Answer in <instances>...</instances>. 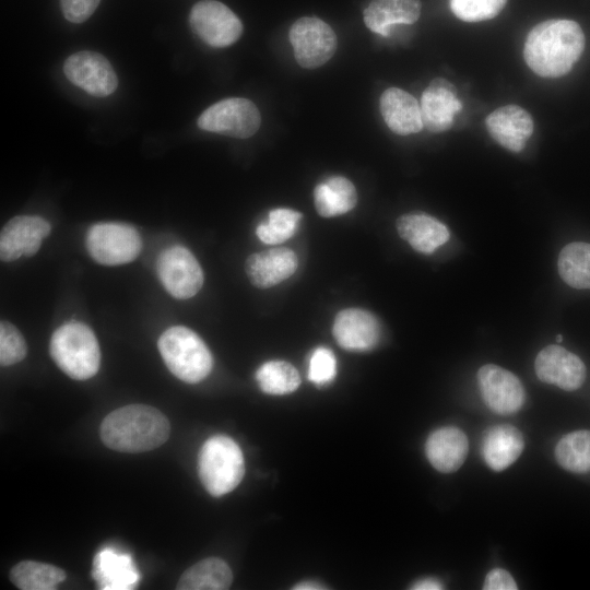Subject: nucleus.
I'll use <instances>...</instances> for the list:
<instances>
[{"instance_id":"423d86ee","label":"nucleus","mask_w":590,"mask_h":590,"mask_svg":"<svg viewBox=\"0 0 590 590\" xmlns=\"http://www.w3.org/2000/svg\"><path fill=\"white\" fill-rule=\"evenodd\" d=\"M90 256L104 266H120L133 261L142 248L138 231L126 223L102 222L91 226L85 236Z\"/></svg>"},{"instance_id":"4be33fe9","label":"nucleus","mask_w":590,"mask_h":590,"mask_svg":"<svg viewBox=\"0 0 590 590\" xmlns=\"http://www.w3.org/2000/svg\"><path fill=\"white\" fill-rule=\"evenodd\" d=\"M523 449V435L512 425H495L483 434L482 456L493 471L506 470L520 457Z\"/></svg>"},{"instance_id":"393cba45","label":"nucleus","mask_w":590,"mask_h":590,"mask_svg":"<svg viewBox=\"0 0 590 590\" xmlns=\"http://www.w3.org/2000/svg\"><path fill=\"white\" fill-rule=\"evenodd\" d=\"M356 202L355 186L342 176H331L314 189L315 208L323 217L345 214L356 205Z\"/></svg>"},{"instance_id":"5701e85b","label":"nucleus","mask_w":590,"mask_h":590,"mask_svg":"<svg viewBox=\"0 0 590 590\" xmlns=\"http://www.w3.org/2000/svg\"><path fill=\"white\" fill-rule=\"evenodd\" d=\"M92 577L102 590H130L140 575L130 555L111 548L99 551L93 559Z\"/></svg>"},{"instance_id":"2eb2a0df","label":"nucleus","mask_w":590,"mask_h":590,"mask_svg":"<svg viewBox=\"0 0 590 590\" xmlns=\"http://www.w3.org/2000/svg\"><path fill=\"white\" fill-rule=\"evenodd\" d=\"M332 333L344 350L366 352L378 344L381 329L371 312L361 308H346L337 314Z\"/></svg>"},{"instance_id":"473e14b6","label":"nucleus","mask_w":590,"mask_h":590,"mask_svg":"<svg viewBox=\"0 0 590 590\" xmlns=\"http://www.w3.org/2000/svg\"><path fill=\"white\" fill-rule=\"evenodd\" d=\"M27 345L19 329L2 320L0 323V364L14 365L26 356Z\"/></svg>"},{"instance_id":"412c9836","label":"nucleus","mask_w":590,"mask_h":590,"mask_svg":"<svg viewBox=\"0 0 590 590\" xmlns=\"http://www.w3.org/2000/svg\"><path fill=\"white\" fill-rule=\"evenodd\" d=\"M379 107L388 128L399 135L417 133L424 127L418 102L401 88H387L380 96Z\"/></svg>"},{"instance_id":"9b49d317","label":"nucleus","mask_w":590,"mask_h":590,"mask_svg":"<svg viewBox=\"0 0 590 590\" xmlns=\"http://www.w3.org/2000/svg\"><path fill=\"white\" fill-rule=\"evenodd\" d=\"M67 79L95 97H106L118 86L110 62L103 55L82 50L67 58L63 66Z\"/></svg>"},{"instance_id":"0eeeda50","label":"nucleus","mask_w":590,"mask_h":590,"mask_svg":"<svg viewBox=\"0 0 590 590\" xmlns=\"http://www.w3.org/2000/svg\"><path fill=\"white\" fill-rule=\"evenodd\" d=\"M261 118L257 106L247 98L222 99L208 107L198 118V127L204 131L246 139L255 134Z\"/></svg>"},{"instance_id":"bb28decb","label":"nucleus","mask_w":590,"mask_h":590,"mask_svg":"<svg viewBox=\"0 0 590 590\" xmlns=\"http://www.w3.org/2000/svg\"><path fill=\"white\" fill-rule=\"evenodd\" d=\"M66 577L60 567L35 560H22L10 571L11 582L21 590H54Z\"/></svg>"},{"instance_id":"c9c22d12","label":"nucleus","mask_w":590,"mask_h":590,"mask_svg":"<svg viewBox=\"0 0 590 590\" xmlns=\"http://www.w3.org/2000/svg\"><path fill=\"white\" fill-rule=\"evenodd\" d=\"M484 590H517V583L512 576L503 568H494L485 577Z\"/></svg>"},{"instance_id":"2f4dec72","label":"nucleus","mask_w":590,"mask_h":590,"mask_svg":"<svg viewBox=\"0 0 590 590\" xmlns=\"http://www.w3.org/2000/svg\"><path fill=\"white\" fill-rule=\"evenodd\" d=\"M507 0H450L453 14L465 22H480L495 17Z\"/></svg>"},{"instance_id":"f257e3e1","label":"nucleus","mask_w":590,"mask_h":590,"mask_svg":"<svg viewBox=\"0 0 590 590\" xmlns=\"http://www.w3.org/2000/svg\"><path fill=\"white\" fill-rule=\"evenodd\" d=\"M586 38L580 25L573 20H547L536 24L528 34L523 58L529 68L542 78L567 74L579 60Z\"/></svg>"},{"instance_id":"9d476101","label":"nucleus","mask_w":590,"mask_h":590,"mask_svg":"<svg viewBox=\"0 0 590 590\" xmlns=\"http://www.w3.org/2000/svg\"><path fill=\"white\" fill-rule=\"evenodd\" d=\"M164 288L177 299L194 296L203 285V272L187 248L175 245L161 252L156 263Z\"/></svg>"},{"instance_id":"f8f14e48","label":"nucleus","mask_w":590,"mask_h":590,"mask_svg":"<svg viewBox=\"0 0 590 590\" xmlns=\"http://www.w3.org/2000/svg\"><path fill=\"white\" fill-rule=\"evenodd\" d=\"M477 382L485 404L493 412L509 415L522 408L524 388L511 371L498 365L486 364L477 371Z\"/></svg>"},{"instance_id":"ddd939ff","label":"nucleus","mask_w":590,"mask_h":590,"mask_svg":"<svg viewBox=\"0 0 590 590\" xmlns=\"http://www.w3.org/2000/svg\"><path fill=\"white\" fill-rule=\"evenodd\" d=\"M534 370L541 381L566 391L579 389L587 375L581 358L557 344L547 345L538 353Z\"/></svg>"},{"instance_id":"f3484780","label":"nucleus","mask_w":590,"mask_h":590,"mask_svg":"<svg viewBox=\"0 0 590 590\" xmlns=\"http://www.w3.org/2000/svg\"><path fill=\"white\" fill-rule=\"evenodd\" d=\"M297 267V255L286 247L253 252L245 262L249 281L259 288H269L287 280Z\"/></svg>"},{"instance_id":"a211bd4d","label":"nucleus","mask_w":590,"mask_h":590,"mask_svg":"<svg viewBox=\"0 0 590 590\" xmlns=\"http://www.w3.org/2000/svg\"><path fill=\"white\" fill-rule=\"evenodd\" d=\"M485 122L491 137L511 152L522 151L533 133L531 115L517 105L495 109L486 117Z\"/></svg>"},{"instance_id":"20e7f679","label":"nucleus","mask_w":590,"mask_h":590,"mask_svg":"<svg viewBox=\"0 0 590 590\" xmlns=\"http://www.w3.org/2000/svg\"><path fill=\"white\" fill-rule=\"evenodd\" d=\"M157 345L168 370L185 382L197 384L212 369L210 350L203 340L187 327L168 328L160 337Z\"/></svg>"},{"instance_id":"dca6fc26","label":"nucleus","mask_w":590,"mask_h":590,"mask_svg":"<svg viewBox=\"0 0 590 590\" xmlns=\"http://www.w3.org/2000/svg\"><path fill=\"white\" fill-rule=\"evenodd\" d=\"M424 127L430 132H444L451 128L462 104L455 85L444 78L434 79L421 97Z\"/></svg>"},{"instance_id":"4468645a","label":"nucleus","mask_w":590,"mask_h":590,"mask_svg":"<svg viewBox=\"0 0 590 590\" xmlns=\"http://www.w3.org/2000/svg\"><path fill=\"white\" fill-rule=\"evenodd\" d=\"M50 229L49 222L40 216H14L1 229V260L9 262L21 256H34L39 250L43 239L49 235Z\"/></svg>"},{"instance_id":"58836bf2","label":"nucleus","mask_w":590,"mask_h":590,"mask_svg":"<svg viewBox=\"0 0 590 590\" xmlns=\"http://www.w3.org/2000/svg\"><path fill=\"white\" fill-rule=\"evenodd\" d=\"M556 341H557V342H562V341H563L562 334L556 335Z\"/></svg>"},{"instance_id":"6ab92c4d","label":"nucleus","mask_w":590,"mask_h":590,"mask_svg":"<svg viewBox=\"0 0 590 590\" xmlns=\"http://www.w3.org/2000/svg\"><path fill=\"white\" fill-rule=\"evenodd\" d=\"M396 227L399 236L417 252L432 255L450 238L448 227L436 217L420 211L398 217Z\"/></svg>"},{"instance_id":"f03ea898","label":"nucleus","mask_w":590,"mask_h":590,"mask_svg":"<svg viewBox=\"0 0 590 590\" xmlns=\"http://www.w3.org/2000/svg\"><path fill=\"white\" fill-rule=\"evenodd\" d=\"M168 418L156 408L129 404L110 412L102 422L104 445L126 453H140L162 446L169 437Z\"/></svg>"},{"instance_id":"4c0bfd02","label":"nucleus","mask_w":590,"mask_h":590,"mask_svg":"<svg viewBox=\"0 0 590 590\" xmlns=\"http://www.w3.org/2000/svg\"><path fill=\"white\" fill-rule=\"evenodd\" d=\"M295 590H320V589H327V587H323L321 583L314 581V580H306L302 581L295 587H293Z\"/></svg>"},{"instance_id":"6e6552de","label":"nucleus","mask_w":590,"mask_h":590,"mask_svg":"<svg viewBox=\"0 0 590 590\" xmlns=\"http://www.w3.org/2000/svg\"><path fill=\"white\" fill-rule=\"evenodd\" d=\"M297 63L305 69H316L331 59L337 50V35L324 21L304 16L296 20L288 32Z\"/></svg>"},{"instance_id":"c756f323","label":"nucleus","mask_w":590,"mask_h":590,"mask_svg":"<svg viewBox=\"0 0 590 590\" xmlns=\"http://www.w3.org/2000/svg\"><path fill=\"white\" fill-rule=\"evenodd\" d=\"M256 379L263 392L275 396L294 392L300 385L297 369L285 361L262 364L256 373Z\"/></svg>"},{"instance_id":"e433bc0d","label":"nucleus","mask_w":590,"mask_h":590,"mask_svg":"<svg viewBox=\"0 0 590 590\" xmlns=\"http://www.w3.org/2000/svg\"><path fill=\"white\" fill-rule=\"evenodd\" d=\"M442 585L441 582H439L437 579L435 578H423L418 581H416L412 587L411 589H414V590H438V589H442Z\"/></svg>"},{"instance_id":"7c9ffc66","label":"nucleus","mask_w":590,"mask_h":590,"mask_svg":"<svg viewBox=\"0 0 590 590\" xmlns=\"http://www.w3.org/2000/svg\"><path fill=\"white\" fill-rule=\"evenodd\" d=\"M302 213L295 210L273 209L269 212L268 220L257 226L256 234L264 244H281L295 234Z\"/></svg>"},{"instance_id":"1a4fd4ad","label":"nucleus","mask_w":590,"mask_h":590,"mask_svg":"<svg viewBox=\"0 0 590 590\" xmlns=\"http://www.w3.org/2000/svg\"><path fill=\"white\" fill-rule=\"evenodd\" d=\"M193 33L211 47L233 45L243 34L239 17L224 3L215 0L197 2L189 14Z\"/></svg>"},{"instance_id":"f704fd0d","label":"nucleus","mask_w":590,"mask_h":590,"mask_svg":"<svg viewBox=\"0 0 590 590\" xmlns=\"http://www.w3.org/2000/svg\"><path fill=\"white\" fill-rule=\"evenodd\" d=\"M99 2L101 0H60L63 16L72 23L86 21Z\"/></svg>"},{"instance_id":"a878e982","label":"nucleus","mask_w":590,"mask_h":590,"mask_svg":"<svg viewBox=\"0 0 590 590\" xmlns=\"http://www.w3.org/2000/svg\"><path fill=\"white\" fill-rule=\"evenodd\" d=\"M233 581V573L221 558L209 557L198 562L180 576L178 590H225Z\"/></svg>"},{"instance_id":"aec40b11","label":"nucleus","mask_w":590,"mask_h":590,"mask_svg":"<svg viewBox=\"0 0 590 590\" xmlns=\"http://www.w3.org/2000/svg\"><path fill=\"white\" fill-rule=\"evenodd\" d=\"M468 451L467 435L455 426L435 429L425 444V453L429 463L441 473L457 471L463 464Z\"/></svg>"},{"instance_id":"7ed1b4c3","label":"nucleus","mask_w":590,"mask_h":590,"mask_svg":"<svg viewBox=\"0 0 590 590\" xmlns=\"http://www.w3.org/2000/svg\"><path fill=\"white\" fill-rule=\"evenodd\" d=\"M49 353L56 365L70 378L85 380L96 375L101 352L94 332L84 323L67 322L51 335Z\"/></svg>"},{"instance_id":"39448f33","label":"nucleus","mask_w":590,"mask_h":590,"mask_svg":"<svg viewBox=\"0 0 590 590\" xmlns=\"http://www.w3.org/2000/svg\"><path fill=\"white\" fill-rule=\"evenodd\" d=\"M198 474L210 495L220 497L232 492L245 474L239 446L226 435L210 437L199 452Z\"/></svg>"},{"instance_id":"72a5a7b5","label":"nucleus","mask_w":590,"mask_h":590,"mask_svg":"<svg viewBox=\"0 0 590 590\" xmlns=\"http://www.w3.org/2000/svg\"><path fill=\"white\" fill-rule=\"evenodd\" d=\"M337 376V358L331 350L319 346L310 355L308 379L316 386L330 384Z\"/></svg>"},{"instance_id":"cd10ccee","label":"nucleus","mask_w":590,"mask_h":590,"mask_svg":"<svg viewBox=\"0 0 590 590\" xmlns=\"http://www.w3.org/2000/svg\"><path fill=\"white\" fill-rule=\"evenodd\" d=\"M557 267L566 284L577 290H590V243L566 245L558 255Z\"/></svg>"},{"instance_id":"c85d7f7f","label":"nucleus","mask_w":590,"mask_h":590,"mask_svg":"<svg viewBox=\"0 0 590 590\" xmlns=\"http://www.w3.org/2000/svg\"><path fill=\"white\" fill-rule=\"evenodd\" d=\"M555 459L573 473L590 471V430L579 429L564 435L555 447Z\"/></svg>"},{"instance_id":"b1692460","label":"nucleus","mask_w":590,"mask_h":590,"mask_svg":"<svg viewBox=\"0 0 590 590\" xmlns=\"http://www.w3.org/2000/svg\"><path fill=\"white\" fill-rule=\"evenodd\" d=\"M420 0H371L365 8V25L374 33L389 36L396 24H413L421 15Z\"/></svg>"}]
</instances>
